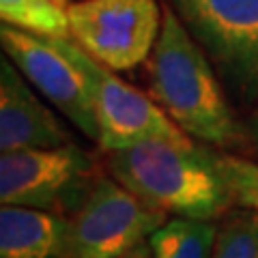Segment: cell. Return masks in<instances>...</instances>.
Returning a JSON list of instances; mask_svg holds the SVG:
<instances>
[{
    "instance_id": "6da1fadb",
    "label": "cell",
    "mask_w": 258,
    "mask_h": 258,
    "mask_svg": "<svg viewBox=\"0 0 258 258\" xmlns=\"http://www.w3.org/2000/svg\"><path fill=\"white\" fill-rule=\"evenodd\" d=\"M149 82L157 106L187 136L217 147L239 144L241 129L211 60L170 7L149 56Z\"/></svg>"
},
{
    "instance_id": "7a4b0ae2",
    "label": "cell",
    "mask_w": 258,
    "mask_h": 258,
    "mask_svg": "<svg viewBox=\"0 0 258 258\" xmlns=\"http://www.w3.org/2000/svg\"><path fill=\"white\" fill-rule=\"evenodd\" d=\"M112 176L164 213L213 220L232 203L211 151L194 144L147 140L110 153Z\"/></svg>"
},
{
    "instance_id": "3957f363",
    "label": "cell",
    "mask_w": 258,
    "mask_h": 258,
    "mask_svg": "<svg viewBox=\"0 0 258 258\" xmlns=\"http://www.w3.org/2000/svg\"><path fill=\"white\" fill-rule=\"evenodd\" d=\"M56 39L88 84L99 129L97 142L103 151H120L147 140L191 144L189 136L147 95L123 82L116 74H112V69L95 60L71 39Z\"/></svg>"
},
{
    "instance_id": "277c9868",
    "label": "cell",
    "mask_w": 258,
    "mask_h": 258,
    "mask_svg": "<svg viewBox=\"0 0 258 258\" xmlns=\"http://www.w3.org/2000/svg\"><path fill=\"white\" fill-rule=\"evenodd\" d=\"M191 37L243 101L258 99V0H172Z\"/></svg>"
},
{
    "instance_id": "5b68a950",
    "label": "cell",
    "mask_w": 258,
    "mask_h": 258,
    "mask_svg": "<svg viewBox=\"0 0 258 258\" xmlns=\"http://www.w3.org/2000/svg\"><path fill=\"white\" fill-rule=\"evenodd\" d=\"M155 0H78L69 5L71 39L112 71L149 60L161 30Z\"/></svg>"
},
{
    "instance_id": "8992f818",
    "label": "cell",
    "mask_w": 258,
    "mask_h": 258,
    "mask_svg": "<svg viewBox=\"0 0 258 258\" xmlns=\"http://www.w3.org/2000/svg\"><path fill=\"white\" fill-rule=\"evenodd\" d=\"M166 213L147 205L116 179H99L69 220L64 258H116L147 241Z\"/></svg>"
},
{
    "instance_id": "52a82bcc",
    "label": "cell",
    "mask_w": 258,
    "mask_h": 258,
    "mask_svg": "<svg viewBox=\"0 0 258 258\" xmlns=\"http://www.w3.org/2000/svg\"><path fill=\"white\" fill-rule=\"evenodd\" d=\"M0 43L5 56L22 71V76L84 136L97 140L99 129L91 91L76 62L58 45V39L32 35L3 24Z\"/></svg>"
},
{
    "instance_id": "ba28073f",
    "label": "cell",
    "mask_w": 258,
    "mask_h": 258,
    "mask_svg": "<svg viewBox=\"0 0 258 258\" xmlns=\"http://www.w3.org/2000/svg\"><path fill=\"white\" fill-rule=\"evenodd\" d=\"M91 155L76 144L54 149L3 151L0 200L3 205L54 209L91 172Z\"/></svg>"
},
{
    "instance_id": "9c48e42d",
    "label": "cell",
    "mask_w": 258,
    "mask_h": 258,
    "mask_svg": "<svg viewBox=\"0 0 258 258\" xmlns=\"http://www.w3.org/2000/svg\"><path fill=\"white\" fill-rule=\"evenodd\" d=\"M22 71L3 56L0 60V149H54L71 138L37 95Z\"/></svg>"
},
{
    "instance_id": "30bf717a",
    "label": "cell",
    "mask_w": 258,
    "mask_h": 258,
    "mask_svg": "<svg viewBox=\"0 0 258 258\" xmlns=\"http://www.w3.org/2000/svg\"><path fill=\"white\" fill-rule=\"evenodd\" d=\"M69 220L45 209L3 205L0 258H64Z\"/></svg>"
},
{
    "instance_id": "8fae6325",
    "label": "cell",
    "mask_w": 258,
    "mask_h": 258,
    "mask_svg": "<svg viewBox=\"0 0 258 258\" xmlns=\"http://www.w3.org/2000/svg\"><path fill=\"white\" fill-rule=\"evenodd\" d=\"M217 228L211 220L174 217L149 237L153 258H211Z\"/></svg>"
},
{
    "instance_id": "7c38bea8",
    "label": "cell",
    "mask_w": 258,
    "mask_h": 258,
    "mask_svg": "<svg viewBox=\"0 0 258 258\" xmlns=\"http://www.w3.org/2000/svg\"><path fill=\"white\" fill-rule=\"evenodd\" d=\"M69 5V0H0V18L32 35L71 39Z\"/></svg>"
},
{
    "instance_id": "4fadbf2b",
    "label": "cell",
    "mask_w": 258,
    "mask_h": 258,
    "mask_svg": "<svg viewBox=\"0 0 258 258\" xmlns=\"http://www.w3.org/2000/svg\"><path fill=\"white\" fill-rule=\"evenodd\" d=\"M211 258H258V211L235 213L217 230Z\"/></svg>"
},
{
    "instance_id": "5bb4252c",
    "label": "cell",
    "mask_w": 258,
    "mask_h": 258,
    "mask_svg": "<svg viewBox=\"0 0 258 258\" xmlns=\"http://www.w3.org/2000/svg\"><path fill=\"white\" fill-rule=\"evenodd\" d=\"M211 157L215 161L217 170L222 172L226 185L230 187L235 203H239L245 209H256L258 211V164L213 151Z\"/></svg>"
},
{
    "instance_id": "9a60e30c",
    "label": "cell",
    "mask_w": 258,
    "mask_h": 258,
    "mask_svg": "<svg viewBox=\"0 0 258 258\" xmlns=\"http://www.w3.org/2000/svg\"><path fill=\"white\" fill-rule=\"evenodd\" d=\"M116 258H153V249H151L149 241H142V243H138L132 249H127L125 254H120Z\"/></svg>"
},
{
    "instance_id": "2e32d148",
    "label": "cell",
    "mask_w": 258,
    "mask_h": 258,
    "mask_svg": "<svg viewBox=\"0 0 258 258\" xmlns=\"http://www.w3.org/2000/svg\"><path fill=\"white\" fill-rule=\"evenodd\" d=\"M252 136H254V140H256V144H258V112L252 116Z\"/></svg>"
}]
</instances>
